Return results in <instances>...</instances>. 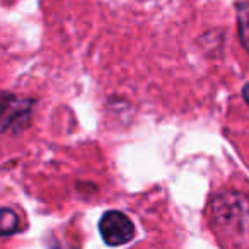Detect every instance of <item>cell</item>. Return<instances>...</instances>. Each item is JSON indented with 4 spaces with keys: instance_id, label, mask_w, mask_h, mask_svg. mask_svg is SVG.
<instances>
[{
    "instance_id": "5b68a950",
    "label": "cell",
    "mask_w": 249,
    "mask_h": 249,
    "mask_svg": "<svg viewBox=\"0 0 249 249\" xmlns=\"http://www.w3.org/2000/svg\"><path fill=\"white\" fill-rule=\"evenodd\" d=\"M0 227H2V235H11L19 231V217L14 210L5 207L2 210V217H0Z\"/></svg>"
},
{
    "instance_id": "3957f363",
    "label": "cell",
    "mask_w": 249,
    "mask_h": 249,
    "mask_svg": "<svg viewBox=\"0 0 249 249\" xmlns=\"http://www.w3.org/2000/svg\"><path fill=\"white\" fill-rule=\"evenodd\" d=\"M99 234L107 246H123L135 237V225L123 212L109 210L101 217Z\"/></svg>"
},
{
    "instance_id": "7a4b0ae2",
    "label": "cell",
    "mask_w": 249,
    "mask_h": 249,
    "mask_svg": "<svg viewBox=\"0 0 249 249\" xmlns=\"http://www.w3.org/2000/svg\"><path fill=\"white\" fill-rule=\"evenodd\" d=\"M33 103L28 97H19L16 94L4 92L2 96V132L21 133L28 128L33 114Z\"/></svg>"
},
{
    "instance_id": "8992f818",
    "label": "cell",
    "mask_w": 249,
    "mask_h": 249,
    "mask_svg": "<svg viewBox=\"0 0 249 249\" xmlns=\"http://www.w3.org/2000/svg\"><path fill=\"white\" fill-rule=\"evenodd\" d=\"M242 97H244V101L249 104V82L246 84L244 87H242Z\"/></svg>"
},
{
    "instance_id": "277c9868",
    "label": "cell",
    "mask_w": 249,
    "mask_h": 249,
    "mask_svg": "<svg viewBox=\"0 0 249 249\" xmlns=\"http://www.w3.org/2000/svg\"><path fill=\"white\" fill-rule=\"evenodd\" d=\"M237 33L241 45L249 53V5L237 4Z\"/></svg>"
},
{
    "instance_id": "6da1fadb",
    "label": "cell",
    "mask_w": 249,
    "mask_h": 249,
    "mask_svg": "<svg viewBox=\"0 0 249 249\" xmlns=\"http://www.w3.org/2000/svg\"><path fill=\"white\" fill-rule=\"evenodd\" d=\"M210 220L225 249H249V196L222 191L212 200Z\"/></svg>"
}]
</instances>
